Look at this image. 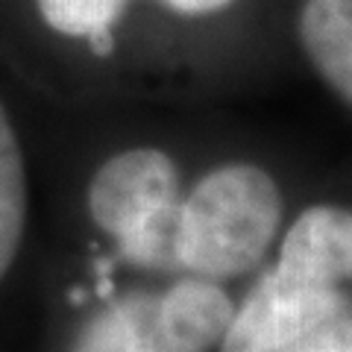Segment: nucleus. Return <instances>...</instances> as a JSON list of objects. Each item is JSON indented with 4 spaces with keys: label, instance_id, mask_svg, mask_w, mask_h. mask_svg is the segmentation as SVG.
Listing matches in <instances>:
<instances>
[{
    "label": "nucleus",
    "instance_id": "nucleus-9",
    "mask_svg": "<svg viewBox=\"0 0 352 352\" xmlns=\"http://www.w3.org/2000/svg\"><path fill=\"white\" fill-rule=\"evenodd\" d=\"M282 352H352V308L346 314H340L338 320L285 346Z\"/></svg>",
    "mask_w": 352,
    "mask_h": 352
},
{
    "label": "nucleus",
    "instance_id": "nucleus-10",
    "mask_svg": "<svg viewBox=\"0 0 352 352\" xmlns=\"http://www.w3.org/2000/svg\"><path fill=\"white\" fill-rule=\"evenodd\" d=\"M126 9H132L135 0H124ZM147 3L164 9V12H170L176 18H208V15H217L229 9L235 3V0H147Z\"/></svg>",
    "mask_w": 352,
    "mask_h": 352
},
{
    "label": "nucleus",
    "instance_id": "nucleus-4",
    "mask_svg": "<svg viewBox=\"0 0 352 352\" xmlns=\"http://www.w3.org/2000/svg\"><path fill=\"white\" fill-rule=\"evenodd\" d=\"M235 302L220 282L176 273L164 291H147V332L153 352H212L220 346Z\"/></svg>",
    "mask_w": 352,
    "mask_h": 352
},
{
    "label": "nucleus",
    "instance_id": "nucleus-6",
    "mask_svg": "<svg viewBox=\"0 0 352 352\" xmlns=\"http://www.w3.org/2000/svg\"><path fill=\"white\" fill-rule=\"evenodd\" d=\"M276 264L332 288L352 285V212L340 206L305 208L285 232Z\"/></svg>",
    "mask_w": 352,
    "mask_h": 352
},
{
    "label": "nucleus",
    "instance_id": "nucleus-5",
    "mask_svg": "<svg viewBox=\"0 0 352 352\" xmlns=\"http://www.w3.org/2000/svg\"><path fill=\"white\" fill-rule=\"evenodd\" d=\"M32 235V162L24 126L0 88V302L27 261Z\"/></svg>",
    "mask_w": 352,
    "mask_h": 352
},
{
    "label": "nucleus",
    "instance_id": "nucleus-8",
    "mask_svg": "<svg viewBox=\"0 0 352 352\" xmlns=\"http://www.w3.org/2000/svg\"><path fill=\"white\" fill-rule=\"evenodd\" d=\"M68 352H153L147 332V291L109 296L82 317Z\"/></svg>",
    "mask_w": 352,
    "mask_h": 352
},
{
    "label": "nucleus",
    "instance_id": "nucleus-1",
    "mask_svg": "<svg viewBox=\"0 0 352 352\" xmlns=\"http://www.w3.org/2000/svg\"><path fill=\"white\" fill-rule=\"evenodd\" d=\"M276 179L247 162L217 164L182 194L176 214V273L223 282L264 258L282 226Z\"/></svg>",
    "mask_w": 352,
    "mask_h": 352
},
{
    "label": "nucleus",
    "instance_id": "nucleus-3",
    "mask_svg": "<svg viewBox=\"0 0 352 352\" xmlns=\"http://www.w3.org/2000/svg\"><path fill=\"white\" fill-rule=\"evenodd\" d=\"M352 308L346 288L311 282L273 264L235 305L220 352H282Z\"/></svg>",
    "mask_w": 352,
    "mask_h": 352
},
{
    "label": "nucleus",
    "instance_id": "nucleus-2",
    "mask_svg": "<svg viewBox=\"0 0 352 352\" xmlns=\"http://www.w3.org/2000/svg\"><path fill=\"white\" fill-rule=\"evenodd\" d=\"M182 194L179 164L168 150L132 144L109 153L91 170L82 206L118 261L176 276L173 241Z\"/></svg>",
    "mask_w": 352,
    "mask_h": 352
},
{
    "label": "nucleus",
    "instance_id": "nucleus-7",
    "mask_svg": "<svg viewBox=\"0 0 352 352\" xmlns=\"http://www.w3.org/2000/svg\"><path fill=\"white\" fill-rule=\"evenodd\" d=\"M296 36L323 82L352 106V0H305Z\"/></svg>",
    "mask_w": 352,
    "mask_h": 352
}]
</instances>
